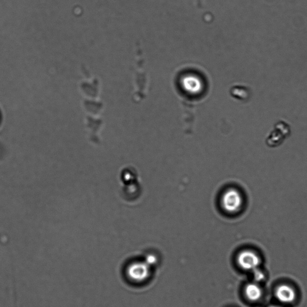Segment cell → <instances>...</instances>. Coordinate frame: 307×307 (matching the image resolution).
<instances>
[{
    "mask_svg": "<svg viewBox=\"0 0 307 307\" xmlns=\"http://www.w3.org/2000/svg\"><path fill=\"white\" fill-rule=\"evenodd\" d=\"M243 199L240 192L235 189H230L225 192L222 197V204L226 212L237 213L243 206Z\"/></svg>",
    "mask_w": 307,
    "mask_h": 307,
    "instance_id": "2",
    "label": "cell"
},
{
    "mask_svg": "<svg viewBox=\"0 0 307 307\" xmlns=\"http://www.w3.org/2000/svg\"><path fill=\"white\" fill-rule=\"evenodd\" d=\"M277 298L283 303H291L296 299V293L292 287L283 284L278 286L275 291Z\"/></svg>",
    "mask_w": 307,
    "mask_h": 307,
    "instance_id": "5",
    "label": "cell"
},
{
    "mask_svg": "<svg viewBox=\"0 0 307 307\" xmlns=\"http://www.w3.org/2000/svg\"><path fill=\"white\" fill-rule=\"evenodd\" d=\"M245 293L248 299L252 301H256L262 295V290L258 284L250 283L245 288Z\"/></svg>",
    "mask_w": 307,
    "mask_h": 307,
    "instance_id": "6",
    "label": "cell"
},
{
    "mask_svg": "<svg viewBox=\"0 0 307 307\" xmlns=\"http://www.w3.org/2000/svg\"><path fill=\"white\" fill-rule=\"evenodd\" d=\"M145 262L150 266H153L156 264L157 258L153 254H149V255L145 257Z\"/></svg>",
    "mask_w": 307,
    "mask_h": 307,
    "instance_id": "7",
    "label": "cell"
},
{
    "mask_svg": "<svg viewBox=\"0 0 307 307\" xmlns=\"http://www.w3.org/2000/svg\"><path fill=\"white\" fill-rule=\"evenodd\" d=\"M127 274L131 280L136 282L144 281L150 274V266L144 262H135L129 266Z\"/></svg>",
    "mask_w": 307,
    "mask_h": 307,
    "instance_id": "3",
    "label": "cell"
},
{
    "mask_svg": "<svg viewBox=\"0 0 307 307\" xmlns=\"http://www.w3.org/2000/svg\"><path fill=\"white\" fill-rule=\"evenodd\" d=\"M269 307H281V306H276V305H272Z\"/></svg>",
    "mask_w": 307,
    "mask_h": 307,
    "instance_id": "9",
    "label": "cell"
},
{
    "mask_svg": "<svg viewBox=\"0 0 307 307\" xmlns=\"http://www.w3.org/2000/svg\"><path fill=\"white\" fill-rule=\"evenodd\" d=\"M290 133V127L287 124L279 122L276 124L272 131L266 137L265 144L269 148L278 147L289 137Z\"/></svg>",
    "mask_w": 307,
    "mask_h": 307,
    "instance_id": "1",
    "label": "cell"
},
{
    "mask_svg": "<svg viewBox=\"0 0 307 307\" xmlns=\"http://www.w3.org/2000/svg\"><path fill=\"white\" fill-rule=\"evenodd\" d=\"M254 277L256 281H260L263 280L265 278V275L262 271L256 269L254 270Z\"/></svg>",
    "mask_w": 307,
    "mask_h": 307,
    "instance_id": "8",
    "label": "cell"
},
{
    "mask_svg": "<svg viewBox=\"0 0 307 307\" xmlns=\"http://www.w3.org/2000/svg\"><path fill=\"white\" fill-rule=\"evenodd\" d=\"M239 265L245 270L254 271L260 264V257L252 251L246 250L242 252L238 257Z\"/></svg>",
    "mask_w": 307,
    "mask_h": 307,
    "instance_id": "4",
    "label": "cell"
}]
</instances>
